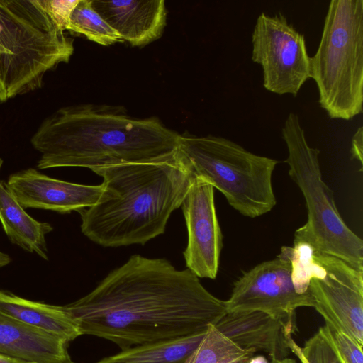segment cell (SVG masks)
<instances>
[{
    "label": "cell",
    "instance_id": "6da1fadb",
    "mask_svg": "<svg viewBox=\"0 0 363 363\" xmlns=\"http://www.w3.org/2000/svg\"><path fill=\"white\" fill-rule=\"evenodd\" d=\"M82 335L121 350L207 331L227 313L189 269L132 255L90 293L61 306Z\"/></svg>",
    "mask_w": 363,
    "mask_h": 363
},
{
    "label": "cell",
    "instance_id": "7a4b0ae2",
    "mask_svg": "<svg viewBox=\"0 0 363 363\" xmlns=\"http://www.w3.org/2000/svg\"><path fill=\"white\" fill-rule=\"evenodd\" d=\"M179 134L157 118H137L121 106L80 104L59 108L30 139L39 169H90L160 161L177 154Z\"/></svg>",
    "mask_w": 363,
    "mask_h": 363
},
{
    "label": "cell",
    "instance_id": "3957f363",
    "mask_svg": "<svg viewBox=\"0 0 363 363\" xmlns=\"http://www.w3.org/2000/svg\"><path fill=\"white\" fill-rule=\"evenodd\" d=\"M92 171L103 178V193L79 211L81 230L106 247L144 245L163 234L184 200L194 174L179 153L160 161L123 163Z\"/></svg>",
    "mask_w": 363,
    "mask_h": 363
},
{
    "label": "cell",
    "instance_id": "277c9868",
    "mask_svg": "<svg viewBox=\"0 0 363 363\" xmlns=\"http://www.w3.org/2000/svg\"><path fill=\"white\" fill-rule=\"evenodd\" d=\"M73 52L48 0H0V102L40 89Z\"/></svg>",
    "mask_w": 363,
    "mask_h": 363
},
{
    "label": "cell",
    "instance_id": "5b68a950",
    "mask_svg": "<svg viewBox=\"0 0 363 363\" xmlns=\"http://www.w3.org/2000/svg\"><path fill=\"white\" fill-rule=\"evenodd\" d=\"M311 78L318 102L333 119L362 112L363 0H332L320 41L311 57Z\"/></svg>",
    "mask_w": 363,
    "mask_h": 363
},
{
    "label": "cell",
    "instance_id": "8992f818",
    "mask_svg": "<svg viewBox=\"0 0 363 363\" xmlns=\"http://www.w3.org/2000/svg\"><path fill=\"white\" fill-rule=\"evenodd\" d=\"M288 156L289 174L305 199L307 221L294 233V243L340 258L363 271V241L345 223L333 191L322 179L320 151L309 146L296 113H290L281 130Z\"/></svg>",
    "mask_w": 363,
    "mask_h": 363
},
{
    "label": "cell",
    "instance_id": "52a82bcc",
    "mask_svg": "<svg viewBox=\"0 0 363 363\" xmlns=\"http://www.w3.org/2000/svg\"><path fill=\"white\" fill-rule=\"evenodd\" d=\"M178 150L194 176L220 191L242 215L259 217L276 205L272 177L277 160L212 135H179Z\"/></svg>",
    "mask_w": 363,
    "mask_h": 363
},
{
    "label": "cell",
    "instance_id": "ba28073f",
    "mask_svg": "<svg viewBox=\"0 0 363 363\" xmlns=\"http://www.w3.org/2000/svg\"><path fill=\"white\" fill-rule=\"evenodd\" d=\"M292 250L325 325L363 346V271L305 243H294Z\"/></svg>",
    "mask_w": 363,
    "mask_h": 363
},
{
    "label": "cell",
    "instance_id": "9c48e42d",
    "mask_svg": "<svg viewBox=\"0 0 363 363\" xmlns=\"http://www.w3.org/2000/svg\"><path fill=\"white\" fill-rule=\"evenodd\" d=\"M252 43V60L262 68L264 87L272 93L296 96L311 78V57L303 34L281 13H262Z\"/></svg>",
    "mask_w": 363,
    "mask_h": 363
},
{
    "label": "cell",
    "instance_id": "30bf717a",
    "mask_svg": "<svg viewBox=\"0 0 363 363\" xmlns=\"http://www.w3.org/2000/svg\"><path fill=\"white\" fill-rule=\"evenodd\" d=\"M225 302L227 312L262 311L294 326L297 308L314 306L310 291L301 294L296 289L287 246L275 259L245 272Z\"/></svg>",
    "mask_w": 363,
    "mask_h": 363
},
{
    "label": "cell",
    "instance_id": "8fae6325",
    "mask_svg": "<svg viewBox=\"0 0 363 363\" xmlns=\"http://www.w3.org/2000/svg\"><path fill=\"white\" fill-rule=\"evenodd\" d=\"M182 206L188 233L186 266L198 277L213 279L218 271L223 235L213 186L194 176Z\"/></svg>",
    "mask_w": 363,
    "mask_h": 363
},
{
    "label": "cell",
    "instance_id": "7c38bea8",
    "mask_svg": "<svg viewBox=\"0 0 363 363\" xmlns=\"http://www.w3.org/2000/svg\"><path fill=\"white\" fill-rule=\"evenodd\" d=\"M6 187L25 208L50 210L69 213L94 205L104 186L84 185L50 177L28 168L11 174Z\"/></svg>",
    "mask_w": 363,
    "mask_h": 363
},
{
    "label": "cell",
    "instance_id": "4fadbf2b",
    "mask_svg": "<svg viewBox=\"0 0 363 363\" xmlns=\"http://www.w3.org/2000/svg\"><path fill=\"white\" fill-rule=\"evenodd\" d=\"M215 328L240 347L263 351L272 359L289 354L294 326L258 311L227 312Z\"/></svg>",
    "mask_w": 363,
    "mask_h": 363
},
{
    "label": "cell",
    "instance_id": "5bb4252c",
    "mask_svg": "<svg viewBox=\"0 0 363 363\" xmlns=\"http://www.w3.org/2000/svg\"><path fill=\"white\" fill-rule=\"evenodd\" d=\"M96 11L133 46L160 38L166 26L164 0H91Z\"/></svg>",
    "mask_w": 363,
    "mask_h": 363
},
{
    "label": "cell",
    "instance_id": "9a60e30c",
    "mask_svg": "<svg viewBox=\"0 0 363 363\" xmlns=\"http://www.w3.org/2000/svg\"><path fill=\"white\" fill-rule=\"evenodd\" d=\"M65 340L0 314V354L28 363L71 360Z\"/></svg>",
    "mask_w": 363,
    "mask_h": 363
},
{
    "label": "cell",
    "instance_id": "2e32d148",
    "mask_svg": "<svg viewBox=\"0 0 363 363\" xmlns=\"http://www.w3.org/2000/svg\"><path fill=\"white\" fill-rule=\"evenodd\" d=\"M0 314L69 342L82 335L77 323L62 309L0 291Z\"/></svg>",
    "mask_w": 363,
    "mask_h": 363
},
{
    "label": "cell",
    "instance_id": "e0dca14e",
    "mask_svg": "<svg viewBox=\"0 0 363 363\" xmlns=\"http://www.w3.org/2000/svg\"><path fill=\"white\" fill-rule=\"evenodd\" d=\"M2 164L0 158V170ZM0 222L12 243L44 259H48L45 236L52 230V225L28 215L1 180Z\"/></svg>",
    "mask_w": 363,
    "mask_h": 363
},
{
    "label": "cell",
    "instance_id": "ac0fdd59",
    "mask_svg": "<svg viewBox=\"0 0 363 363\" xmlns=\"http://www.w3.org/2000/svg\"><path fill=\"white\" fill-rule=\"evenodd\" d=\"M206 333L133 346L96 363H184Z\"/></svg>",
    "mask_w": 363,
    "mask_h": 363
},
{
    "label": "cell",
    "instance_id": "d6986e66",
    "mask_svg": "<svg viewBox=\"0 0 363 363\" xmlns=\"http://www.w3.org/2000/svg\"><path fill=\"white\" fill-rule=\"evenodd\" d=\"M255 353L240 347L211 325L184 363H248Z\"/></svg>",
    "mask_w": 363,
    "mask_h": 363
},
{
    "label": "cell",
    "instance_id": "ffe728a7",
    "mask_svg": "<svg viewBox=\"0 0 363 363\" xmlns=\"http://www.w3.org/2000/svg\"><path fill=\"white\" fill-rule=\"evenodd\" d=\"M66 30L82 34L89 40L104 46L123 41L93 8L91 0H79L71 12Z\"/></svg>",
    "mask_w": 363,
    "mask_h": 363
},
{
    "label": "cell",
    "instance_id": "44dd1931",
    "mask_svg": "<svg viewBox=\"0 0 363 363\" xmlns=\"http://www.w3.org/2000/svg\"><path fill=\"white\" fill-rule=\"evenodd\" d=\"M290 348L306 363H344L335 343L331 330L325 325L300 348L293 340Z\"/></svg>",
    "mask_w": 363,
    "mask_h": 363
},
{
    "label": "cell",
    "instance_id": "7402d4cb",
    "mask_svg": "<svg viewBox=\"0 0 363 363\" xmlns=\"http://www.w3.org/2000/svg\"><path fill=\"white\" fill-rule=\"evenodd\" d=\"M332 333L344 363H363L362 345L343 333Z\"/></svg>",
    "mask_w": 363,
    "mask_h": 363
},
{
    "label": "cell",
    "instance_id": "603a6c76",
    "mask_svg": "<svg viewBox=\"0 0 363 363\" xmlns=\"http://www.w3.org/2000/svg\"><path fill=\"white\" fill-rule=\"evenodd\" d=\"M79 0H48L50 7L55 18L66 30L69 18Z\"/></svg>",
    "mask_w": 363,
    "mask_h": 363
},
{
    "label": "cell",
    "instance_id": "cb8c5ba5",
    "mask_svg": "<svg viewBox=\"0 0 363 363\" xmlns=\"http://www.w3.org/2000/svg\"><path fill=\"white\" fill-rule=\"evenodd\" d=\"M352 157L357 160L361 165L363 164V127L360 126L352 139Z\"/></svg>",
    "mask_w": 363,
    "mask_h": 363
},
{
    "label": "cell",
    "instance_id": "d4e9b609",
    "mask_svg": "<svg viewBox=\"0 0 363 363\" xmlns=\"http://www.w3.org/2000/svg\"><path fill=\"white\" fill-rule=\"evenodd\" d=\"M0 363H28L0 354Z\"/></svg>",
    "mask_w": 363,
    "mask_h": 363
},
{
    "label": "cell",
    "instance_id": "484cf974",
    "mask_svg": "<svg viewBox=\"0 0 363 363\" xmlns=\"http://www.w3.org/2000/svg\"><path fill=\"white\" fill-rule=\"evenodd\" d=\"M248 363H269L267 359L262 355H257L256 357H252Z\"/></svg>",
    "mask_w": 363,
    "mask_h": 363
},
{
    "label": "cell",
    "instance_id": "4316f807",
    "mask_svg": "<svg viewBox=\"0 0 363 363\" xmlns=\"http://www.w3.org/2000/svg\"><path fill=\"white\" fill-rule=\"evenodd\" d=\"M271 363H296V362L293 359L286 357V358H284L281 359H272Z\"/></svg>",
    "mask_w": 363,
    "mask_h": 363
},
{
    "label": "cell",
    "instance_id": "83f0119b",
    "mask_svg": "<svg viewBox=\"0 0 363 363\" xmlns=\"http://www.w3.org/2000/svg\"><path fill=\"white\" fill-rule=\"evenodd\" d=\"M64 363H75V362H72V360H69V361H67V362H64Z\"/></svg>",
    "mask_w": 363,
    "mask_h": 363
},
{
    "label": "cell",
    "instance_id": "f1b7e54d",
    "mask_svg": "<svg viewBox=\"0 0 363 363\" xmlns=\"http://www.w3.org/2000/svg\"><path fill=\"white\" fill-rule=\"evenodd\" d=\"M299 359H300L301 363H306L303 359H301V358H299Z\"/></svg>",
    "mask_w": 363,
    "mask_h": 363
},
{
    "label": "cell",
    "instance_id": "f546056e",
    "mask_svg": "<svg viewBox=\"0 0 363 363\" xmlns=\"http://www.w3.org/2000/svg\"><path fill=\"white\" fill-rule=\"evenodd\" d=\"M302 359V358H301ZM305 362V361H304Z\"/></svg>",
    "mask_w": 363,
    "mask_h": 363
}]
</instances>
